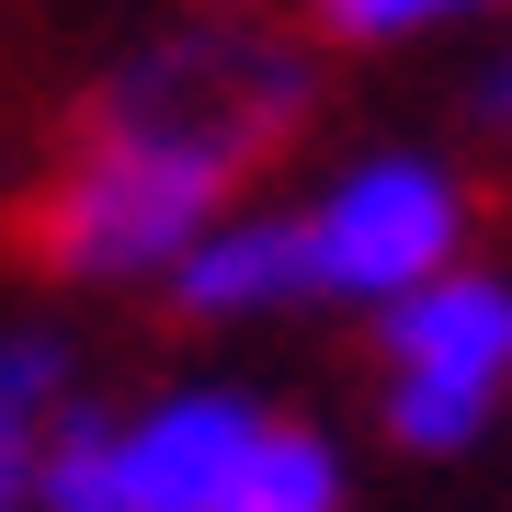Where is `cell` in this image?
I'll return each mask as SVG.
<instances>
[{"mask_svg": "<svg viewBox=\"0 0 512 512\" xmlns=\"http://www.w3.org/2000/svg\"><path fill=\"white\" fill-rule=\"evenodd\" d=\"M92 126H148L171 148H205L251 183L274 148L319 114V69H308V35H285L274 12L251 0H205V12H171L160 35H137L114 69L80 92Z\"/></svg>", "mask_w": 512, "mask_h": 512, "instance_id": "cell-1", "label": "cell"}, {"mask_svg": "<svg viewBox=\"0 0 512 512\" xmlns=\"http://www.w3.org/2000/svg\"><path fill=\"white\" fill-rule=\"evenodd\" d=\"M239 205V171L205 160V148H171L148 126H92L80 114L57 171L23 194V262L46 285H171V262L194 251Z\"/></svg>", "mask_w": 512, "mask_h": 512, "instance_id": "cell-2", "label": "cell"}, {"mask_svg": "<svg viewBox=\"0 0 512 512\" xmlns=\"http://www.w3.org/2000/svg\"><path fill=\"white\" fill-rule=\"evenodd\" d=\"M512 399V274L444 262L376 308V421L399 456H467Z\"/></svg>", "mask_w": 512, "mask_h": 512, "instance_id": "cell-3", "label": "cell"}, {"mask_svg": "<svg viewBox=\"0 0 512 512\" xmlns=\"http://www.w3.org/2000/svg\"><path fill=\"white\" fill-rule=\"evenodd\" d=\"M296 239H308L319 308H387L444 262H467V183L433 148H365L296 205Z\"/></svg>", "mask_w": 512, "mask_h": 512, "instance_id": "cell-4", "label": "cell"}, {"mask_svg": "<svg viewBox=\"0 0 512 512\" xmlns=\"http://www.w3.org/2000/svg\"><path fill=\"white\" fill-rule=\"evenodd\" d=\"M103 433H114V467H126V490L148 512H205L228 490L239 444L262 433V399L194 376V387H160V399H137V410H103Z\"/></svg>", "mask_w": 512, "mask_h": 512, "instance_id": "cell-5", "label": "cell"}, {"mask_svg": "<svg viewBox=\"0 0 512 512\" xmlns=\"http://www.w3.org/2000/svg\"><path fill=\"white\" fill-rule=\"evenodd\" d=\"M160 296H171L194 330H239V319L308 308V239H296V205H228V217L171 262Z\"/></svg>", "mask_w": 512, "mask_h": 512, "instance_id": "cell-6", "label": "cell"}, {"mask_svg": "<svg viewBox=\"0 0 512 512\" xmlns=\"http://www.w3.org/2000/svg\"><path fill=\"white\" fill-rule=\"evenodd\" d=\"M342 501H353V467H342V444H330L319 421H285V410H262V433L239 444L228 490L205 501V512H342Z\"/></svg>", "mask_w": 512, "mask_h": 512, "instance_id": "cell-7", "label": "cell"}, {"mask_svg": "<svg viewBox=\"0 0 512 512\" xmlns=\"http://www.w3.org/2000/svg\"><path fill=\"white\" fill-rule=\"evenodd\" d=\"M69 399H80V342L57 319H0V410L46 433Z\"/></svg>", "mask_w": 512, "mask_h": 512, "instance_id": "cell-8", "label": "cell"}, {"mask_svg": "<svg viewBox=\"0 0 512 512\" xmlns=\"http://www.w3.org/2000/svg\"><path fill=\"white\" fill-rule=\"evenodd\" d=\"M490 12H512V0H308L330 46H421L444 23H490Z\"/></svg>", "mask_w": 512, "mask_h": 512, "instance_id": "cell-9", "label": "cell"}, {"mask_svg": "<svg viewBox=\"0 0 512 512\" xmlns=\"http://www.w3.org/2000/svg\"><path fill=\"white\" fill-rule=\"evenodd\" d=\"M35 421H12V410H0V512H35Z\"/></svg>", "mask_w": 512, "mask_h": 512, "instance_id": "cell-10", "label": "cell"}, {"mask_svg": "<svg viewBox=\"0 0 512 512\" xmlns=\"http://www.w3.org/2000/svg\"><path fill=\"white\" fill-rule=\"evenodd\" d=\"M478 126L501 137V160H512V46L490 57V80H478Z\"/></svg>", "mask_w": 512, "mask_h": 512, "instance_id": "cell-11", "label": "cell"}]
</instances>
